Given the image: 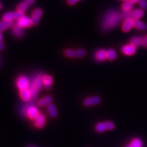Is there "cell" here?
<instances>
[{"mask_svg": "<svg viewBox=\"0 0 147 147\" xmlns=\"http://www.w3.org/2000/svg\"><path fill=\"white\" fill-rule=\"evenodd\" d=\"M121 20V13L115 10H110L102 18V28L105 31H110L117 26Z\"/></svg>", "mask_w": 147, "mask_h": 147, "instance_id": "obj_1", "label": "cell"}, {"mask_svg": "<svg viewBox=\"0 0 147 147\" xmlns=\"http://www.w3.org/2000/svg\"><path fill=\"white\" fill-rule=\"evenodd\" d=\"M42 78L43 76L42 75H38L33 80L31 84L30 85L29 89L31 91L33 97L36 96L39 90L41 89L43 84Z\"/></svg>", "mask_w": 147, "mask_h": 147, "instance_id": "obj_2", "label": "cell"}, {"mask_svg": "<svg viewBox=\"0 0 147 147\" xmlns=\"http://www.w3.org/2000/svg\"><path fill=\"white\" fill-rule=\"evenodd\" d=\"M25 113L30 119H34V120L39 114L38 108L34 105L28 106L25 110Z\"/></svg>", "mask_w": 147, "mask_h": 147, "instance_id": "obj_3", "label": "cell"}, {"mask_svg": "<svg viewBox=\"0 0 147 147\" xmlns=\"http://www.w3.org/2000/svg\"><path fill=\"white\" fill-rule=\"evenodd\" d=\"M30 85L29 81L25 76H20L16 81V86L20 90L28 88Z\"/></svg>", "mask_w": 147, "mask_h": 147, "instance_id": "obj_4", "label": "cell"}, {"mask_svg": "<svg viewBox=\"0 0 147 147\" xmlns=\"http://www.w3.org/2000/svg\"><path fill=\"white\" fill-rule=\"evenodd\" d=\"M33 24L32 22L31 19L29 17H27L25 16L21 19L18 20V22H17V25L23 28L30 27Z\"/></svg>", "mask_w": 147, "mask_h": 147, "instance_id": "obj_5", "label": "cell"}, {"mask_svg": "<svg viewBox=\"0 0 147 147\" xmlns=\"http://www.w3.org/2000/svg\"><path fill=\"white\" fill-rule=\"evenodd\" d=\"M121 51L125 55L132 56L136 52V47L130 44L123 46L121 49Z\"/></svg>", "mask_w": 147, "mask_h": 147, "instance_id": "obj_6", "label": "cell"}, {"mask_svg": "<svg viewBox=\"0 0 147 147\" xmlns=\"http://www.w3.org/2000/svg\"><path fill=\"white\" fill-rule=\"evenodd\" d=\"M100 101H101V100L99 96H94L86 98L84 100V106H93V105H98V104H100Z\"/></svg>", "mask_w": 147, "mask_h": 147, "instance_id": "obj_7", "label": "cell"}, {"mask_svg": "<svg viewBox=\"0 0 147 147\" xmlns=\"http://www.w3.org/2000/svg\"><path fill=\"white\" fill-rule=\"evenodd\" d=\"M34 124L38 128H42L46 123V117L42 113H39L34 119Z\"/></svg>", "mask_w": 147, "mask_h": 147, "instance_id": "obj_8", "label": "cell"}, {"mask_svg": "<svg viewBox=\"0 0 147 147\" xmlns=\"http://www.w3.org/2000/svg\"><path fill=\"white\" fill-rule=\"evenodd\" d=\"M42 9L39 8H37L33 11L31 18L33 25H37L39 23L40 17L42 16Z\"/></svg>", "mask_w": 147, "mask_h": 147, "instance_id": "obj_9", "label": "cell"}, {"mask_svg": "<svg viewBox=\"0 0 147 147\" xmlns=\"http://www.w3.org/2000/svg\"><path fill=\"white\" fill-rule=\"evenodd\" d=\"M132 27H134V19L129 18L124 21L122 26V30L125 32H127L130 31Z\"/></svg>", "mask_w": 147, "mask_h": 147, "instance_id": "obj_10", "label": "cell"}, {"mask_svg": "<svg viewBox=\"0 0 147 147\" xmlns=\"http://www.w3.org/2000/svg\"><path fill=\"white\" fill-rule=\"evenodd\" d=\"M19 94L21 99L26 101L31 100L32 98L33 97L31 91L29 88L20 90Z\"/></svg>", "mask_w": 147, "mask_h": 147, "instance_id": "obj_11", "label": "cell"}, {"mask_svg": "<svg viewBox=\"0 0 147 147\" xmlns=\"http://www.w3.org/2000/svg\"><path fill=\"white\" fill-rule=\"evenodd\" d=\"M95 58L99 62L104 61L107 59V51L103 49L98 50L95 55Z\"/></svg>", "mask_w": 147, "mask_h": 147, "instance_id": "obj_12", "label": "cell"}, {"mask_svg": "<svg viewBox=\"0 0 147 147\" xmlns=\"http://www.w3.org/2000/svg\"><path fill=\"white\" fill-rule=\"evenodd\" d=\"M42 82L46 89L51 88V84L53 82V78L50 75H45L42 78Z\"/></svg>", "mask_w": 147, "mask_h": 147, "instance_id": "obj_13", "label": "cell"}, {"mask_svg": "<svg viewBox=\"0 0 147 147\" xmlns=\"http://www.w3.org/2000/svg\"><path fill=\"white\" fill-rule=\"evenodd\" d=\"M52 101H53V98L51 96L47 95L42 98V99H41L40 100H39L38 102V105L40 107H44V106L49 105L51 103Z\"/></svg>", "mask_w": 147, "mask_h": 147, "instance_id": "obj_14", "label": "cell"}, {"mask_svg": "<svg viewBox=\"0 0 147 147\" xmlns=\"http://www.w3.org/2000/svg\"><path fill=\"white\" fill-rule=\"evenodd\" d=\"M134 27L141 31H144L147 29V25L139 19H137L134 20Z\"/></svg>", "mask_w": 147, "mask_h": 147, "instance_id": "obj_15", "label": "cell"}, {"mask_svg": "<svg viewBox=\"0 0 147 147\" xmlns=\"http://www.w3.org/2000/svg\"><path fill=\"white\" fill-rule=\"evenodd\" d=\"M144 12L142 9H136L134 11H132L131 18L134 20L140 19L144 16Z\"/></svg>", "mask_w": 147, "mask_h": 147, "instance_id": "obj_16", "label": "cell"}, {"mask_svg": "<svg viewBox=\"0 0 147 147\" xmlns=\"http://www.w3.org/2000/svg\"><path fill=\"white\" fill-rule=\"evenodd\" d=\"M47 111L49 115L51 117L56 118L57 116L58 112H57L56 107L53 104L51 103L49 105H47Z\"/></svg>", "mask_w": 147, "mask_h": 147, "instance_id": "obj_17", "label": "cell"}, {"mask_svg": "<svg viewBox=\"0 0 147 147\" xmlns=\"http://www.w3.org/2000/svg\"><path fill=\"white\" fill-rule=\"evenodd\" d=\"M13 32L14 33V34H15V35L16 37L20 38V37L23 36L24 33L23 28L19 26V25H15L13 28Z\"/></svg>", "mask_w": 147, "mask_h": 147, "instance_id": "obj_18", "label": "cell"}, {"mask_svg": "<svg viewBox=\"0 0 147 147\" xmlns=\"http://www.w3.org/2000/svg\"><path fill=\"white\" fill-rule=\"evenodd\" d=\"M13 25L12 21H5L2 20L0 21V32L4 31L7 28H9Z\"/></svg>", "mask_w": 147, "mask_h": 147, "instance_id": "obj_19", "label": "cell"}, {"mask_svg": "<svg viewBox=\"0 0 147 147\" xmlns=\"http://www.w3.org/2000/svg\"><path fill=\"white\" fill-rule=\"evenodd\" d=\"M142 38L143 37H135L132 38L130 44L135 47H138L142 44Z\"/></svg>", "mask_w": 147, "mask_h": 147, "instance_id": "obj_20", "label": "cell"}, {"mask_svg": "<svg viewBox=\"0 0 147 147\" xmlns=\"http://www.w3.org/2000/svg\"><path fill=\"white\" fill-rule=\"evenodd\" d=\"M132 7H133V3L130 0H129V1H124V3L122 5L121 8L123 11H131Z\"/></svg>", "mask_w": 147, "mask_h": 147, "instance_id": "obj_21", "label": "cell"}, {"mask_svg": "<svg viewBox=\"0 0 147 147\" xmlns=\"http://www.w3.org/2000/svg\"><path fill=\"white\" fill-rule=\"evenodd\" d=\"M117 54L113 49H109L107 51V58L110 61H113L116 58Z\"/></svg>", "mask_w": 147, "mask_h": 147, "instance_id": "obj_22", "label": "cell"}, {"mask_svg": "<svg viewBox=\"0 0 147 147\" xmlns=\"http://www.w3.org/2000/svg\"><path fill=\"white\" fill-rule=\"evenodd\" d=\"M95 130L98 132H103L106 130V125L105 123L104 122H100L98 123L96 126L95 127Z\"/></svg>", "mask_w": 147, "mask_h": 147, "instance_id": "obj_23", "label": "cell"}, {"mask_svg": "<svg viewBox=\"0 0 147 147\" xmlns=\"http://www.w3.org/2000/svg\"><path fill=\"white\" fill-rule=\"evenodd\" d=\"M3 18L4 20L12 21L14 19H16L15 13H14V12H8L7 13H5V14L3 16Z\"/></svg>", "mask_w": 147, "mask_h": 147, "instance_id": "obj_24", "label": "cell"}, {"mask_svg": "<svg viewBox=\"0 0 147 147\" xmlns=\"http://www.w3.org/2000/svg\"><path fill=\"white\" fill-rule=\"evenodd\" d=\"M130 145L132 147H142V141L138 138H134L131 142Z\"/></svg>", "mask_w": 147, "mask_h": 147, "instance_id": "obj_25", "label": "cell"}, {"mask_svg": "<svg viewBox=\"0 0 147 147\" xmlns=\"http://www.w3.org/2000/svg\"><path fill=\"white\" fill-rule=\"evenodd\" d=\"M28 5L27 3L26 2H24L19 5L17 7V9H18V11L25 12L28 9Z\"/></svg>", "mask_w": 147, "mask_h": 147, "instance_id": "obj_26", "label": "cell"}, {"mask_svg": "<svg viewBox=\"0 0 147 147\" xmlns=\"http://www.w3.org/2000/svg\"><path fill=\"white\" fill-rule=\"evenodd\" d=\"M131 11H123V12H121V17L122 20H125L127 18H131Z\"/></svg>", "mask_w": 147, "mask_h": 147, "instance_id": "obj_27", "label": "cell"}, {"mask_svg": "<svg viewBox=\"0 0 147 147\" xmlns=\"http://www.w3.org/2000/svg\"><path fill=\"white\" fill-rule=\"evenodd\" d=\"M65 55L66 56L70 57V58H74L76 56V52L73 50L68 49L66 50L65 51Z\"/></svg>", "mask_w": 147, "mask_h": 147, "instance_id": "obj_28", "label": "cell"}, {"mask_svg": "<svg viewBox=\"0 0 147 147\" xmlns=\"http://www.w3.org/2000/svg\"><path fill=\"white\" fill-rule=\"evenodd\" d=\"M105 125H106V127L107 130H112L115 127V124L113 122L110 121H106L105 123Z\"/></svg>", "mask_w": 147, "mask_h": 147, "instance_id": "obj_29", "label": "cell"}, {"mask_svg": "<svg viewBox=\"0 0 147 147\" xmlns=\"http://www.w3.org/2000/svg\"><path fill=\"white\" fill-rule=\"evenodd\" d=\"M76 56L78 57H82L86 55V51L84 49H78L76 51Z\"/></svg>", "mask_w": 147, "mask_h": 147, "instance_id": "obj_30", "label": "cell"}, {"mask_svg": "<svg viewBox=\"0 0 147 147\" xmlns=\"http://www.w3.org/2000/svg\"><path fill=\"white\" fill-rule=\"evenodd\" d=\"M139 5L142 9H147V0H140Z\"/></svg>", "mask_w": 147, "mask_h": 147, "instance_id": "obj_31", "label": "cell"}, {"mask_svg": "<svg viewBox=\"0 0 147 147\" xmlns=\"http://www.w3.org/2000/svg\"><path fill=\"white\" fill-rule=\"evenodd\" d=\"M24 16H25L24 12H22V11H17L15 13L16 19H18V20L21 19V18L24 17Z\"/></svg>", "mask_w": 147, "mask_h": 147, "instance_id": "obj_32", "label": "cell"}, {"mask_svg": "<svg viewBox=\"0 0 147 147\" xmlns=\"http://www.w3.org/2000/svg\"><path fill=\"white\" fill-rule=\"evenodd\" d=\"M142 45L143 47L147 48V36L143 37Z\"/></svg>", "mask_w": 147, "mask_h": 147, "instance_id": "obj_33", "label": "cell"}, {"mask_svg": "<svg viewBox=\"0 0 147 147\" xmlns=\"http://www.w3.org/2000/svg\"><path fill=\"white\" fill-rule=\"evenodd\" d=\"M36 0H25V2H26L29 5H32L35 2Z\"/></svg>", "mask_w": 147, "mask_h": 147, "instance_id": "obj_34", "label": "cell"}, {"mask_svg": "<svg viewBox=\"0 0 147 147\" xmlns=\"http://www.w3.org/2000/svg\"><path fill=\"white\" fill-rule=\"evenodd\" d=\"M78 0H68V4H69L70 5H74L76 2Z\"/></svg>", "mask_w": 147, "mask_h": 147, "instance_id": "obj_35", "label": "cell"}, {"mask_svg": "<svg viewBox=\"0 0 147 147\" xmlns=\"http://www.w3.org/2000/svg\"><path fill=\"white\" fill-rule=\"evenodd\" d=\"M130 1L133 4H135V3H138L140 0H130Z\"/></svg>", "mask_w": 147, "mask_h": 147, "instance_id": "obj_36", "label": "cell"}, {"mask_svg": "<svg viewBox=\"0 0 147 147\" xmlns=\"http://www.w3.org/2000/svg\"><path fill=\"white\" fill-rule=\"evenodd\" d=\"M4 47V45H3V43L1 42H0V50H2L3 49V48Z\"/></svg>", "mask_w": 147, "mask_h": 147, "instance_id": "obj_37", "label": "cell"}, {"mask_svg": "<svg viewBox=\"0 0 147 147\" xmlns=\"http://www.w3.org/2000/svg\"><path fill=\"white\" fill-rule=\"evenodd\" d=\"M3 39V36L2 34L1 33V32H0V42H1Z\"/></svg>", "mask_w": 147, "mask_h": 147, "instance_id": "obj_38", "label": "cell"}, {"mask_svg": "<svg viewBox=\"0 0 147 147\" xmlns=\"http://www.w3.org/2000/svg\"><path fill=\"white\" fill-rule=\"evenodd\" d=\"M2 4L0 3V10L1 9V8H2Z\"/></svg>", "mask_w": 147, "mask_h": 147, "instance_id": "obj_39", "label": "cell"}, {"mask_svg": "<svg viewBox=\"0 0 147 147\" xmlns=\"http://www.w3.org/2000/svg\"><path fill=\"white\" fill-rule=\"evenodd\" d=\"M125 147H132L131 146L130 144V145H127V146H125Z\"/></svg>", "mask_w": 147, "mask_h": 147, "instance_id": "obj_40", "label": "cell"}, {"mask_svg": "<svg viewBox=\"0 0 147 147\" xmlns=\"http://www.w3.org/2000/svg\"><path fill=\"white\" fill-rule=\"evenodd\" d=\"M121 1H129V0H121Z\"/></svg>", "mask_w": 147, "mask_h": 147, "instance_id": "obj_41", "label": "cell"}, {"mask_svg": "<svg viewBox=\"0 0 147 147\" xmlns=\"http://www.w3.org/2000/svg\"></svg>", "mask_w": 147, "mask_h": 147, "instance_id": "obj_42", "label": "cell"}]
</instances>
